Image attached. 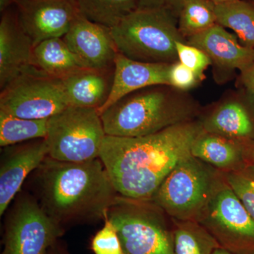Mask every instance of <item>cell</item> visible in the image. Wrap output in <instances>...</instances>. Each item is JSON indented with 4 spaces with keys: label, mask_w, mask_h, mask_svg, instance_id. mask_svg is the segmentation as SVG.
<instances>
[{
    "label": "cell",
    "mask_w": 254,
    "mask_h": 254,
    "mask_svg": "<svg viewBox=\"0 0 254 254\" xmlns=\"http://www.w3.org/2000/svg\"><path fill=\"white\" fill-rule=\"evenodd\" d=\"M199 119L140 137L106 135L99 158L118 194L150 200L177 164L190 155L203 131Z\"/></svg>",
    "instance_id": "6da1fadb"
},
{
    "label": "cell",
    "mask_w": 254,
    "mask_h": 254,
    "mask_svg": "<svg viewBox=\"0 0 254 254\" xmlns=\"http://www.w3.org/2000/svg\"><path fill=\"white\" fill-rule=\"evenodd\" d=\"M29 181L41 208L65 230L105 220L119 195L100 158L70 163L48 156Z\"/></svg>",
    "instance_id": "7a4b0ae2"
},
{
    "label": "cell",
    "mask_w": 254,
    "mask_h": 254,
    "mask_svg": "<svg viewBox=\"0 0 254 254\" xmlns=\"http://www.w3.org/2000/svg\"><path fill=\"white\" fill-rule=\"evenodd\" d=\"M200 114L199 105L187 92L159 85L127 95L100 117L108 136L140 137L197 120Z\"/></svg>",
    "instance_id": "3957f363"
},
{
    "label": "cell",
    "mask_w": 254,
    "mask_h": 254,
    "mask_svg": "<svg viewBox=\"0 0 254 254\" xmlns=\"http://www.w3.org/2000/svg\"><path fill=\"white\" fill-rule=\"evenodd\" d=\"M111 33L119 53L142 63H177L176 42L187 43L178 18L165 9L135 10L111 28Z\"/></svg>",
    "instance_id": "277c9868"
},
{
    "label": "cell",
    "mask_w": 254,
    "mask_h": 254,
    "mask_svg": "<svg viewBox=\"0 0 254 254\" xmlns=\"http://www.w3.org/2000/svg\"><path fill=\"white\" fill-rule=\"evenodd\" d=\"M225 182L223 173L190 155L177 164L150 200L172 219L197 221Z\"/></svg>",
    "instance_id": "5b68a950"
},
{
    "label": "cell",
    "mask_w": 254,
    "mask_h": 254,
    "mask_svg": "<svg viewBox=\"0 0 254 254\" xmlns=\"http://www.w3.org/2000/svg\"><path fill=\"white\" fill-rule=\"evenodd\" d=\"M106 218L116 230L124 254H174L173 220L151 200L119 195Z\"/></svg>",
    "instance_id": "8992f818"
},
{
    "label": "cell",
    "mask_w": 254,
    "mask_h": 254,
    "mask_svg": "<svg viewBox=\"0 0 254 254\" xmlns=\"http://www.w3.org/2000/svg\"><path fill=\"white\" fill-rule=\"evenodd\" d=\"M105 136L98 110L68 106L48 119V156L70 163L99 158Z\"/></svg>",
    "instance_id": "52a82bcc"
},
{
    "label": "cell",
    "mask_w": 254,
    "mask_h": 254,
    "mask_svg": "<svg viewBox=\"0 0 254 254\" xmlns=\"http://www.w3.org/2000/svg\"><path fill=\"white\" fill-rule=\"evenodd\" d=\"M4 215L1 254H45L66 231L26 190L18 193Z\"/></svg>",
    "instance_id": "ba28073f"
},
{
    "label": "cell",
    "mask_w": 254,
    "mask_h": 254,
    "mask_svg": "<svg viewBox=\"0 0 254 254\" xmlns=\"http://www.w3.org/2000/svg\"><path fill=\"white\" fill-rule=\"evenodd\" d=\"M68 106L63 80L33 66L0 93V110L20 118L48 120Z\"/></svg>",
    "instance_id": "9c48e42d"
},
{
    "label": "cell",
    "mask_w": 254,
    "mask_h": 254,
    "mask_svg": "<svg viewBox=\"0 0 254 254\" xmlns=\"http://www.w3.org/2000/svg\"><path fill=\"white\" fill-rule=\"evenodd\" d=\"M197 222L222 248L234 254H254V220L227 182L214 195Z\"/></svg>",
    "instance_id": "30bf717a"
},
{
    "label": "cell",
    "mask_w": 254,
    "mask_h": 254,
    "mask_svg": "<svg viewBox=\"0 0 254 254\" xmlns=\"http://www.w3.org/2000/svg\"><path fill=\"white\" fill-rule=\"evenodd\" d=\"M16 14L33 46L63 38L81 14L76 0H16Z\"/></svg>",
    "instance_id": "8fae6325"
},
{
    "label": "cell",
    "mask_w": 254,
    "mask_h": 254,
    "mask_svg": "<svg viewBox=\"0 0 254 254\" xmlns=\"http://www.w3.org/2000/svg\"><path fill=\"white\" fill-rule=\"evenodd\" d=\"M0 216H3L28 177L48 156L46 138L1 148Z\"/></svg>",
    "instance_id": "7c38bea8"
},
{
    "label": "cell",
    "mask_w": 254,
    "mask_h": 254,
    "mask_svg": "<svg viewBox=\"0 0 254 254\" xmlns=\"http://www.w3.org/2000/svg\"><path fill=\"white\" fill-rule=\"evenodd\" d=\"M63 38L84 67H115L119 52L111 28L108 26L93 22L80 14Z\"/></svg>",
    "instance_id": "4fadbf2b"
},
{
    "label": "cell",
    "mask_w": 254,
    "mask_h": 254,
    "mask_svg": "<svg viewBox=\"0 0 254 254\" xmlns=\"http://www.w3.org/2000/svg\"><path fill=\"white\" fill-rule=\"evenodd\" d=\"M33 42L23 31L16 10L1 14L0 21V89L33 66Z\"/></svg>",
    "instance_id": "5bb4252c"
},
{
    "label": "cell",
    "mask_w": 254,
    "mask_h": 254,
    "mask_svg": "<svg viewBox=\"0 0 254 254\" xmlns=\"http://www.w3.org/2000/svg\"><path fill=\"white\" fill-rule=\"evenodd\" d=\"M248 96V95H247ZM254 103L250 97L230 96L200 114L203 131L238 141L254 140Z\"/></svg>",
    "instance_id": "9a60e30c"
},
{
    "label": "cell",
    "mask_w": 254,
    "mask_h": 254,
    "mask_svg": "<svg viewBox=\"0 0 254 254\" xmlns=\"http://www.w3.org/2000/svg\"><path fill=\"white\" fill-rule=\"evenodd\" d=\"M187 43L206 53L219 71L243 73L254 64V49L242 46L237 36L218 23L187 38Z\"/></svg>",
    "instance_id": "2e32d148"
},
{
    "label": "cell",
    "mask_w": 254,
    "mask_h": 254,
    "mask_svg": "<svg viewBox=\"0 0 254 254\" xmlns=\"http://www.w3.org/2000/svg\"><path fill=\"white\" fill-rule=\"evenodd\" d=\"M171 64L142 63L118 53L115 58L111 91L106 103L98 110L100 115L119 100L133 92L159 85L170 86Z\"/></svg>",
    "instance_id": "e0dca14e"
},
{
    "label": "cell",
    "mask_w": 254,
    "mask_h": 254,
    "mask_svg": "<svg viewBox=\"0 0 254 254\" xmlns=\"http://www.w3.org/2000/svg\"><path fill=\"white\" fill-rule=\"evenodd\" d=\"M250 143L203 130L193 141L190 155L222 173H232L253 163L250 155Z\"/></svg>",
    "instance_id": "ac0fdd59"
},
{
    "label": "cell",
    "mask_w": 254,
    "mask_h": 254,
    "mask_svg": "<svg viewBox=\"0 0 254 254\" xmlns=\"http://www.w3.org/2000/svg\"><path fill=\"white\" fill-rule=\"evenodd\" d=\"M114 71L83 68L63 78L69 106L100 109L109 97Z\"/></svg>",
    "instance_id": "d6986e66"
},
{
    "label": "cell",
    "mask_w": 254,
    "mask_h": 254,
    "mask_svg": "<svg viewBox=\"0 0 254 254\" xmlns=\"http://www.w3.org/2000/svg\"><path fill=\"white\" fill-rule=\"evenodd\" d=\"M33 66L53 77L63 78L86 68L63 38H51L34 47Z\"/></svg>",
    "instance_id": "ffe728a7"
},
{
    "label": "cell",
    "mask_w": 254,
    "mask_h": 254,
    "mask_svg": "<svg viewBox=\"0 0 254 254\" xmlns=\"http://www.w3.org/2000/svg\"><path fill=\"white\" fill-rule=\"evenodd\" d=\"M173 220L174 254H212L220 247L199 222Z\"/></svg>",
    "instance_id": "44dd1931"
},
{
    "label": "cell",
    "mask_w": 254,
    "mask_h": 254,
    "mask_svg": "<svg viewBox=\"0 0 254 254\" xmlns=\"http://www.w3.org/2000/svg\"><path fill=\"white\" fill-rule=\"evenodd\" d=\"M217 23L235 32L241 44L254 49V4L236 0L215 6Z\"/></svg>",
    "instance_id": "7402d4cb"
},
{
    "label": "cell",
    "mask_w": 254,
    "mask_h": 254,
    "mask_svg": "<svg viewBox=\"0 0 254 254\" xmlns=\"http://www.w3.org/2000/svg\"><path fill=\"white\" fill-rule=\"evenodd\" d=\"M48 120L20 118L0 110V146L46 138Z\"/></svg>",
    "instance_id": "603a6c76"
},
{
    "label": "cell",
    "mask_w": 254,
    "mask_h": 254,
    "mask_svg": "<svg viewBox=\"0 0 254 254\" xmlns=\"http://www.w3.org/2000/svg\"><path fill=\"white\" fill-rule=\"evenodd\" d=\"M80 12L93 22L110 28L138 9V0H76Z\"/></svg>",
    "instance_id": "cb8c5ba5"
},
{
    "label": "cell",
    "mask_w": 254,
    "mask_h": 254,
    "mask_svg": "<svg viewBox=\"0 0 254 254\" xmlns=\"http://www.w3.org/2000/svg\"><path fill=\"white\" fill-rule=\"evenodd\" d=\"M215 6L209 0H184L178 16V28L187 39L217 24Z\"/></svg>",
    "instance_id": "d4e9b609"
},
{
    "label": "cell",
    "mask_w": 254,
    "mask_h": 254,
    "mask_svg": "<svg viewBox=\"0 0 254 254\" xmlns=\"http://www.w3.org/2000/svg\"><path fill=\"white\" fill-rule=\"evenodd\" d=\"M224 175L229 186L254 220V163L247 164L237 171Z\"/></svg>",
    "instance_id": "484cf974"
},
{
    "label": "cell",
    "mask_w": 254,
    "mask_h": 254,
    "mask_svg": "<svg viewBox=\"0 0 254 254\" xmlns=\"http://www.w3.org/2000/svg\"><path fill=\"white\" fill-rule=\"evenodd\" d=\"M176 48L179 62L196 73L203 81L205 70L212 65L208 55L199 48L184 42H176Z\"/></svg>",
    "instance_id": "4316f807"
},
{
    "label": "cell",
    "mask_w": 254,
    "mask_h": 254,
    "mask_svg": "<svg viewBox=\"0 0 254 254\" xmlns=\"http://www.w3.org/2000/svg\"><path fill=\"white\" fill-rule=\"evenodd\" d=\"M104 226L97 232L91 240L95 254H124L116 230L110 220L105 218Z\"/></svg>",
    "instance_id": "83f0119b"
},
{
    "label": "cell",
    "mask_w": 254,
    "mask_h": 254,
    "mask_svg": "<svg viewBox=\"0 0 254 254\" xmlns=\"http://www.w3.org/2000/svg\"><path fill=\"white\" fill-rule=\"evenodd\" d=\"M169 80L170 86L183 92L190 91L202 81L196 73L179 61L172 64Z\"/></svg>",
    "instance_id": "f1b7e54d"
},
{
    "label": "cell",
    "mask_w": 254,
    "mask_h": 254,
    "mask_svg": "<svg viewBox=\"0 0 254 254\" xmlns=\"http://www.w3.org/2000/svg\"><path fill=\"white\" fill-rule=\"evenodd\" d=\"M184 0H138V9H165L178 18Z\"/></svg>",
    "instance_id": "f546056e"
},
{
    "label": "cell",
    "mask_w": 254,
    "mask_h": 254,
    "mask_svg": "<svg viewBox=\"0 0 254 254\" xmlns=\"http://www.w3.org/2000/svg\"><path fill=\"white\" fill-rule=\"evenodd\" d=\"M240 81L247 95L254 103V64L245 72L241 73Z\"/></svg>",
    "instance_id": "4dcf8cb0"
},
{
    "label": "cell",
    "mask_w": 254,
    "mask_h": 254,
    "mask_svg": "<svg viewBox=\"0 0 254 254\" xmlns=\"http://www.w3.org/2000/svg\"><path fill=\"white\" fill-rule=\"evenodd\" d=\"M45 254H71L68 250L67 247L59 240L55 242L51 247L48 249Z\"/></svg>",
    "instance_id": "1f68e13d"
},
{
    "label": "cell",
    "mask_w": 254,
    "mask_h": 254,
    "mask_svg": "<svg viewBox=\"0 0 254 254\" xmlns=\"http://www.w3.org/2000/svg\"><path fill=\"white\" fill-rule=\"evenodd\" d=\"M16 1V0H0V12L1 14L14 6Z\"/></svg>",
    "instance_id": "d6a6232c"
},
{
    "label": "cell",
    "mask_w": 254,
    "mask_h": 254,
    "mask_svg": "<svg viewBox=\"0 0 254 254\" xmlns=\"http://www.w3.org/2000/svg\"><path fill=\"white\" fill-rule=\"evenodd\" d=\"M209 1H211L215 6H218V5L229 4V3L233 2L236 0H209Z\"/></svg>",
    "instance_id": "836d02e7"
},
{
    "label": "cell",
    "mask_w": 254,
    "mask_h": 254,
    "mask_svg": "<svg viewBox=\"0 0 254 254\" xmlns=\"http://www.w3.org/2000/svg\"><path fill=\"white\" fill-rule=\"evenodd\" d=\"M212 254H234L230 252V251L225 250V249L222 248V247H218L216 250L214 251Z\"/></svg>",
    "instance_id": "e575fe53"
},
{
    "label": "cell",
    "mask_w": 254,
    "mask_h": 254,
    "mask_svg": "<svg viewBox=\"0 0 254 254\" xmlns=\"http://www.w3.org/2000/svg\"><path fill=\"white\" fill-rule=\"evenodd\" d=\"M250 155L251 160L254 163V141H251L250 144Z\"/></svg>",
    "instance_id": "d590c367"
},
{
    "label": "cell",
    "mask_w": 254,
    "mask_h": 254,
    "mask_svg": "<svg viewBox=\"0 0 254 254\" xmlns=\"http://www.w3.org/2000/svg\"><path fill=\"white\" fill-rule=\"evenodd\" d=\"M249 1H250L251 2H252L253 4H254V0H249Z\"/></svg>",
    "instance_id": "8d00e7d4"
}]
</instances>
